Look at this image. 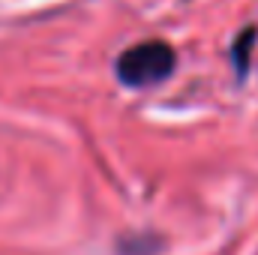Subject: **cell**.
I'll list each match as a JSON object with an SVG mask.
<instances>
[{"instance_id": "obj_1", "label": "cell", "mask_w": 258, "mask_h": 255, "mask_svg": "<svg viewBox=\"0 0 258 255\" xmlns=\"http://www.w3.org/2000/svg\"><path fill=\"white\" fill-rule=\"evenodd\" d=\"M174 66H177V54L168 42L144 39L117 54L114 75L120 84L141 90V87H153V84H162L165 78H171Z\"/></svg>"}, {"instance_id": "obj_2", "label": "cell", "mask_w": 258, "mask_h": 255, "mask_svg": "<svg viewBox=\"0 0 258 255\" xmlns=\"http://www.w3.org/2000/svg\"><path fill=\"white\" fill-rule=\"evenodd\" d=\"M255 42H258V30L255 27H243V30L234 36V42H231V48H228V60H231V69L237 72V78H243V75L249 72Z\"/></svg>"}]
</instances>
